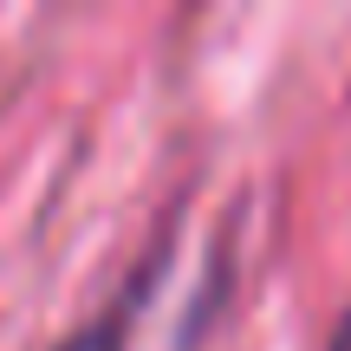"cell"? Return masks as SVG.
<instances>
[{
	"instance_id": "cell-1",
	"label": "cell",
	"mask_w": 351,
	"mask_h": 351,
	"mask_svg": "<svg viewBox=\"0 0 351 351\" xmlns=\"http://www.w3.org/2000/svg\"><path fill=\"white\" fill-rule=\"evenodd\" d=\"M59 351H124V319H98V326L72 332Z\"/></svg>"
}]
</instances>
